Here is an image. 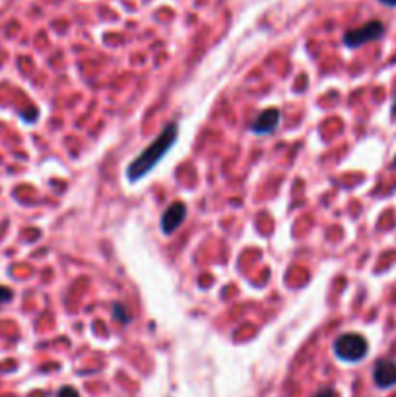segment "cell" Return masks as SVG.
<instances>
[{
    "instance_id": "6da1fadb",
    "label": "cell",
    "mask_w": 396,
    "mask_h": 397,
    "mask_svg": "<svg viewBox=\"0 0 396 397\" xmlns=\"http://www.w3.org/2000/svg\"><path fill=\"white\" fill-rule=\"evenodd\" d=\"M177 136H179L177 124L175 123L167 124L156 140L150 143L148 147H144V152L128 163V167H126V179H128L130 183H138V181L144 179L148 173H152V171L157 167V163H159L167 153H169V150L175 145Z\"/></svg>"
},
{
    "instance_id": "7a4b0ae2",
    "label": "cell",
    "mask_w": 396,
    "mask_h": 397,
    "mask_svg": "<svg viewBox=\"0 0 396 397\" xmlns=\"http://www.w3.org/2000/svg\"><path fill=\"white\" fill-rule=\"evenodd\" d=\"M369 351L367 339L359 334H342L334 341V355L344 363H359Z\"/></svg>"
},
{
    "instance_id": "3957f363",
    "label": "cell",
    "mask_w": 396,
    "mask_h": 397,
    "mask_svg": "<svg viewBox=\"0 0 396 397\" xmlns=\"http://www.w3.org/2000/svg\"><path fill=\"white\" fill-rule=\"evenodd\" d=\"M383 33H385V26H383V21L373 20V21H367L365 26L362 28H357V30L348 31L344 35V45L346 47H350V49H355V47H362L365 43H371L377 41V39H381L383 37Z\"/></svg>"
},
{
    "instance_id": "277c9868",
    "label": "cell",
    "mask_w": 396,
    "mask_h": 397,
    "mask_svg": "<svg viewBox=\"0 0 396 397\" xmlns=\"http://www.w3.org/2000/svg\"><path fill=\"white\" fill-rule=\"evenodd\" d=\"M185 217H187V205L183 204V202H175V204L169 205L164 212V215H161V221H159L164 234L175 233L179 229V225L185 221Z\"/></svg>"
},
{
    "instance_id": "5b68a950",
    "label": "cell",
    "mask_w": 396,
    "mask_h": 397,
    "mask_svg": "<svg viewBox=\"0 0 396 397\" xmlns=\"http://www.w3.org/2000/svg\"><path fill=\"white\" fill-rule=\"evenodd\" d=\"M373 380L379 387H393L396 386V363L390 358H381L377 360L373 368Z\"/></svg>"
},
{
    "instance_id": "8992f818",
    "label": "cell",
    "mask_w": 396,
    "mask_h": 397,
    "mask_svg": "<svg viewBox=\"0 0 396 397\" xmlns=\"http://www.w3.org/2000/svg\"><path fill=\"white\" fill-rule=\"evenodd\" d=\"M280 116L281 112L280 109H266V111H262L253 124H250V130L255 134H272L276 128H278V124H280Z\"/></svg>"
},
{
    "instance_id": "52a82bcc",
    "label": "cell",
    "mask_w": 396,
    "mask_h": 397,
    "mask_svg": "<svg viewBox=\"0 0 396 397\" xmlns=\"http://www.w3.org/2000/svg\"><path fill=\"white\" fill-rule=\"evenodd\" d=\"M113 316H115L117 320H121L123 324H128V322H130V316L126 314L125 306H121V305L113 306Z\"/></svg>"
},
{
    "instance_id": "ba28073f",
    "label": "cell",
    "mask_w": 396,
    "mask_h": 397,
    "mask_svg": "<svg viewBox=\"0 0 396 397\" xmlns=\"http://www.w3.org/2000/svg\"><path fill=\"white\" fill-rule=\"evenodd\" d=\"M12 296H14V293H12L8 287L0 285V305H6V303H10Z\"/></svg>"
},
{
    "instance_id": "9c48e42d",
    "label": "cell",
    "mask_w": 396,
    "mask_h": 397,
    "mask_svg": "<svg viewBox=\"0 0 396 397\" xmlns=\"http://www.w3.org/2000/svg\"><path fill=\"white\" fill-rule=\"evenodd\" d=\"M59 397H80V394L70 386H64L61 391H59Z\"/></svg>"
},
{
    "instance_id": "30bf717a",
    "label": "cell",
    "mask_w": 396,
    "mask_h": 397,
    "mask_svg": "<svg viewBox=\"0 0 396 397\" xmlns=\"http://www.w3.org/2000/svg\"><path fill=\"white\" fill-rule=\"evenodd\" d=\"M317 397H338L334 389H323L321 394H317Z\"/></svg>"
},
{
    "instance_id": "8fae6325",
    "label": "cell",
    "mask_w": 396,
    "mask_h": 397,
    "mask_svg": "<svg viewBox=\"0 0 396 397\" xmlns=\"http://www.w3.org/2000/svg\"><path fill=\"white\" fill-rule=\"evenodd\" d=\"M390 116L396 121V93L395 97H393V107H390Z\"/></svg>"
},
{
    "instance_id": "7c38bea8",
    "label": "cell",
    "mask_w": 396,
    "mask_h": 397,
    "mask_svg": "<svg viewBox=\"0 0 396 397\" xmlns=\"http://www.w3.org/2000/svg\"><path fill=\"white\" fill-rule=\"evenodd\" d=\"M381 4H385V6H390V8H395L396 6V0H379Z\"/></svg>"
},
{
    "instance_id": "4fadbf2b",
    "label": "cell",
    "mask_w": 396,
    "mask_h": 397,
    "mask_svg": "<svg viewBox=\"0 0 396 397\" xmlns=\"http://www.w3.org/2000/svg\"><path fill=\"white\" fill-rule=\"evenodd\" d=\"M393 165H395V169H396V157H395V163H393Z\"/></svg>"
}]
</instances>
